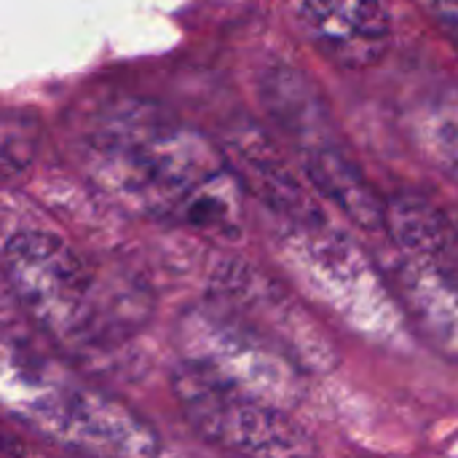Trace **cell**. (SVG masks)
I'll list each match as a JSON object with an SVG mask.
<instances>
[{"label":"cell","mask_w":458,"mask_h":458,"mask_svg":"<svg viewBox=\"0 0 458 458\" xmlns=\"http://www.w3.org/2000/svg\"><path fill=\"white\" fill-rule=\"evenodd\" d=\"M83 158L97 185L142 217L215 236L239 233L244 204L233 166L215 142L153 105L102 115Z\"/></svg>","instance_id":"obj_1"},{"label":"cell","mask_w":458,"mask_h":458,"mask_svg":"<svg viewBox=\"0 0 458 458\" xmlns=\"http://www.w3.org/2000/svg\"><path fill=\"white\" fill-rule=\"evenodd\" d=\"M3 403L24 427L72 451L102 456L158 454L156 432L126 405L13 349L5 352Z\"/></svg>","instance_id":"obj_2"},{"label":"cell","mask_w":458,"mask_h":458,"mask_svg":"<svg viewBox=\"0 0 458 458\" xmlns=\"http://www.w3.org/2000/svg\"><path fill=\"white\" fill-rule=\"evenodd\" d=\"M3 271L24 314L54 341H99L97 284L78 252L48 231H16L3 247Z\"/></svg>","instance_id":"obj_3"},{"label":"cell","mask_w":458,"mask_h":458,"mask_svg":"<svg viewBox=\"0 0 458 458\" xmlns=\"http://www.w3.org/2000/svg\"><path fill=\"white\" fill-rule=\"evenodd\" d=\"M282 258L293 276L357 333L394 341L405 330L394 290L349 239L325 223L293 225L282 236Z\"/></svg>","instance_id":"obj_4"},{"label":"cell","mask_w":458,"mask_h":458,"mask_svg":"<svg viewBox=\"0 0 458 458\" xmlns=\"http://www.w3.org/2000/svg\"><path fill=\"white\" fill-rule=\"evenodd\" d=\"M185 362L212 370L228 384L287 411L303 394L301 370L284 352L242 322L220 301L188 309L177 322Z\"/></svg>","instance_id":"obj_5"},{"label":"cell","mask_w":458,"mask_h":458,"mask_svg":"<svg viewBox=\"0 0 458 458\" xmlns=\"http://www.w3.org/2000/svg\"><path fill=\"white\" fill-rule=\"evenodd\" d=\"M172 394L185 421L217 448L252 456H298L314 451L282 408L193 362L182 360L172 373Z\"/></svg>","instance_id":"obj_6"},{"label":"cell","mask_w":458,"mask_h":458,"mask_svg":"<svg viewBox=\"0 0 458 458\" xmlns=\"http://www.w3.org/2000/svg\"><path fill=\"white\" fill-rule=\"evenodd\" d=\"M217 301L279 352H284L309 376L338 368V346L322 325L290 290L247 263H228L217 274Z\"/></svg>","instance_id":"obj_7"},{"label":"cell","mask_w":458,"mask_h":458,"mask_svg":"<svg viewBox=\"0 0 458 458\" xmlns=\"http://www.w3.org/2000/svg\"><path fill=\"white\" fill-rule=\"evenodd\" d=\"M301 24L314 48L338 70H370L392 43V19L384 0H303Z\"/></svg>","instance_id":"obj_8"},{"label":"cell","mask_w":458,"mask_h":458,"mask_svg":"<svg viewBox=\"0 0 458 458\" xmlns=\"http://www.w3.org/2000/svg\"><path fill=\"white\" fill-rule=\"evenodd\" d=\"M301 158L309 182L322 193V199L335 204L354 225L365 231L386 228L389 199H381V193L370 185L365 172L335 140L303 148Z\"/></svg>","instance_id":"obj_9"},{"label":"cell","mask_w":458,"mask_h":458,"mask_svg":"<svg viewBox=\"0 0 458 458\" xmlns=\"http://www.w3.org/2000/svg\"><path fill=\"white\" fill-rule=\"evenodd\" d=\"M386 231L403 252L427 263L458 290V225L440 207L419 193H397L389 199Z\"/></svg>","instance_id":"obj_10"},{"label":"cell","mask_w":458,"mask_h":458,"mask_svg":"<svg viewBox=\"0 0 458 458\" xmlns=\"http://www.w3.org/2000/svg\"><path fill=\"white\" fill-rule=\"evenodd\" d=\"M392 290L400 306L408 311V319L419 325V330L429 333V338L443 346L448 354L458 357V290L435 274L427 263L400 250L389 266Z\"/></svg>","instance_id":"obj_11"},{"label":"cell","mask_w":458,"mask_h":458,"mask_svg":"<svg viewBox=\"0 0 458 458\" xmlns=\"http://www.w3.org/2000/svg\"><path fill=\"white\" fill-rule=\"evenodd\" d=\"M266 105L298 142L301 150L330 142V118L319 91L295 70H276L266 86Z\"/></svg>","instance_id":"obj_12"},{"label":"cell","mask_w":458,"mask_h":458,"mask_svg":"<svg viewBox=\"0 0 458 458\" xmlns=\"http://www.w3.org/2000/svg\"><path fill=\"white\" fill-rule=\"evenodd\" d=\"M421 140L427 153L443 166V172L458 182V105L454 99L432 102L421 113Z\"/></svg>","instance_id":"obj_13"},{"label":"cell","mask_w":458,"mask_h":458,"mask_svg":"<svg viewBox=\"0 0 458 458\" xmlns=\"http://www.w3.org/2000/svg\"><path fill=\"white\" fill-rule=\"evenodd\" d=\"M435 13L445 30L448 40L458 51V0H435Z\"/></svg>","instance_id":"obj_14"}]
</instances>
